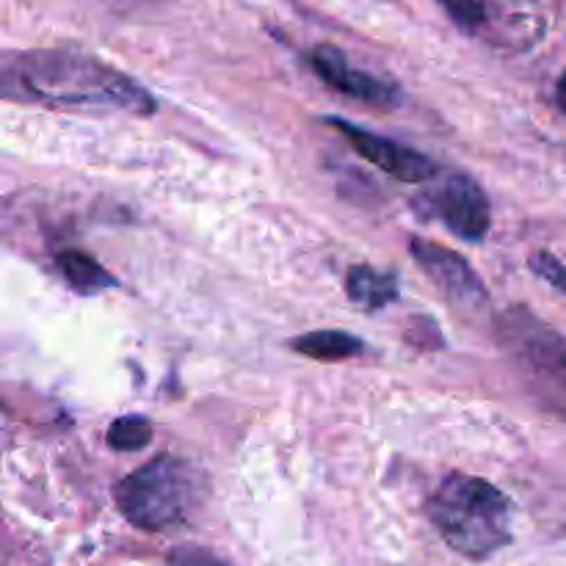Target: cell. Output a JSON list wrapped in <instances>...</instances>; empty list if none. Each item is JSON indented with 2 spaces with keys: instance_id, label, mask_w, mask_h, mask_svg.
<instances>
[{
  "instance_id": "cell-1",
  "label": "cell",
  "mask_w": 566,
  "mask_h": 566,
  "mask_svg": "<svg viewBox=\"0 0 566 566\" xmlns=\"http://www.w3.org/2000/svg\"><path fill=\"white\" fill-rule=\"evenodd\" d=\"M20 83L25 97L44 105L92 111H127L153 114L155 99L114 66L72 53V50H36L20 59Z\"/></svg>"
},
{
  "instance_id": "cell-2",
  "label": "cell",
  "mask_w": 566,
  "mask_h": 566,
  "mask_svg": "<svg viewBox=\"0 0 566 566\" xmlns=\"http://www.w3.org/2000/svg\"><path fill=\"white\" fill-rule=\"evenodd\" d=\"M429 520L442 539L468 558H486L512 542V506L495 484L453 473L431 495Z\"/></svg>"
},
{
  "instance_id": "cell-3",
  "label": "cell",
  "mask_w": 566,
  "mask_h": 566,
  "mask_svg": "<svg viewBox=\"0 0 566 566\" xmlns=\"http://www.w3.org/2000/svg\"><path fill=\"white\" fill-rule=\"evenodd\" d=\"M116 506L142 531H171L186 525L208 497V475L199 464L164 453L125 475L116 486Z\"/></svg>"
},
{
  "instance_id": "cell-4",
  "label": "cell",
  "mask_w": 566,
  "mask_h": 566,
  "mask_svg": "<svg viewBox=\"0 0 566 566\" xmlns=\"http://www.w3.org/2000/svg\"><path fill=\"white\" fill-rule=\"evenodd\" d=\"M497 340L517 368L525 390L556 418H566V343L525 307L497 318Z\"/></svg>"
},
{
  "instance_id": "cell-5",
  "label": "cell",
  "mask_w": 566,
  "mask_h": 566,
  "mask_svg": "<svg viewBox=\"0 0 566 566\" xmlns=\"http://www.w3.org/2000/svg\"><path fill=\"white\" fill-rule=\"evenodd\" d=\"M431 210L459 238L481 241L490 232L492 208L484 188L470 175H448L429 193Z\"/></svg>"
},
{
  "instance_id": "cell-6",
  "label": "cell",
  "mask_w": 566,
  "mask_h": 566,
  "mask_svg": "<svg viewBox=\"0 0 566 566\" xmlns=\"http://www.w3.org/2000/svg\"><path fill=\"white\" fill-rule=\"evenodd\" d=\"M326 122L337 133H343L368 164L379 166L390 177H398L401 182H426L437 177V166L423 153H415L412 147H403V144L392 142V138L376 136V133H368L365 127L352 125L346 119H337V116Z\"/></svg>"
},
{
  "instance_id": "cell-7",
  "label": "cell",
  "mask_w": 566,
  "mask_h": 566,
  "mask_svg": "<svg viewBox=\"0 0 566 566\" xmlns=\"http://www.w3.org/2000/svg\"><path fill=\"white\" fill-rule=\"evenodd\" d=\"M409 249H412L420 269L434 280V285L448 298H453L457 304H468V307H479V304L486 302V291L481 285L479 274L470 269V263L462 254H457L448 247H440V243L420 241V238H415Z\"/></svg>"
},
{
  "instance_id": "cell-8",
  "label": "cell",
  "mask_w": 566,
  "mask_h": 566,
  "mask_svg": "<svg viewBox=\"0 0 566 566\" xmlns=\"http://www.w3.org/2000/svg\"><path fill=\"white\" fill-rule=\"evenodd\" d=\"M310 61H313V70L318 72L321 81H326L335 92L346 94V97L363 99L370 105H392L398 99V88L392 83L352 66L337 48L321 44L313 50Z\"/></svg>"
},
{
  "instance_id": "cell-9",
  "label": "cell",
  "mask_w": 566,
  "mask_h": 566,
  "mask_svg": "<svg viewBox=\"0 0 566 566\" xmlns=\"http://www.w3.org/2000/svg\"><path fill=\"white\" fill-rule=\"evenodd\" d=\"M346 291L357 307L381 310L398 298V280L370 265H354L346 276Z\"/></svg>"
},
{
  "instance_id": "cell-10",
  "label": "cell",
  "mask_w": 566,
  "mask_h": 566,
  "mask_svg": "<svg viewBox=\"0 0 566 566\" xmlns=\"http://www.w3.org/2000/svg\"><path fill=\"white\" fill-rule=\"evenodd\" d=\"M293 352L304 354V357L321 359V363H337V359H348L363 354V340L354 335H346V332L337 329H321V332H310V335L296 337L291 343Z\"/></svg>"
},
{
  "instance_id": "cell-11",
  "label": "cell",
  "mask_w": 566,
  "mask_h": 566,
  "mask_svg": "<svg viewBox=\"0 0 566 566\" xmlns=\"http://www.w3.org/2000/svg\"><path fill=\"white\" fill-rule=\"evenodd\" d=\"M59 271L64 274V280L75 287L77 293H99L105 287L116 285L114 276L86 252H77V249H66L59 254Z\"/></svg>"
},
{
  "instance_id": "cell-12",
  "label": "cell",
  "mask_w": 566,
  "mask_h": 566,
  "mask_svg": "<svg viewBox=\"0 0 566 566\" xmlns=\"http://www.w3.org/2000/svg\"><path fill=\"white\" fill-rule=\"evenodd\" d=\"M149 440H153V423L142 415H125V418L114 420L108 429V446L122 453L142 451L149 446Z\"/></svg>"
},
{
  "instance_id": "cell-13",
  "label": "cell",
  "mask_w": 566,
  "mask_h": 566,
  "mask_svg": "<svg viewBox=\"0 0 566 566\" xmlns=\"http://www.w3.org/2000/svg\"><path fill=\"white\" fill-rule=\"evenodd\" d=\"M528 265L542 276V280L551 282L553 287L566 293V263L562 258H556V254L551 252H536L534 258L528 260Z\"/></svg>"
},
{
  "instance_id": "cell-14",
  "label": "cell",
  "mask_w": 566,
  "mask_h": 566,
  "mask_svg": "<svg viewBox=\"0 0 566 566\" xmlns=\"http://www.w3.org/2000/svg\"><path fill=\"white\" fill-rule=\"evenodd\" d=\"M166 566H230L224 562V558H219L216 553L205 551V547H180V551H175L169 556V562Z\"/></svg>"
},
{
  "instance_id": "cell-15",
  "label": "cell",
  "mask_w": 566,
  "mask_h": 566,
  "mask_svg": "<svg viewBox=\"0 0 566 566\" xmlns=\"http://www.w3.org/2000/svg\"><path fill=\"white\" fill-rule=\"evenodd\" d=\"M556 97H558V105L566 111V72L562 75V81H558V88H556Z\"/></svg>"
}]
</instances>
